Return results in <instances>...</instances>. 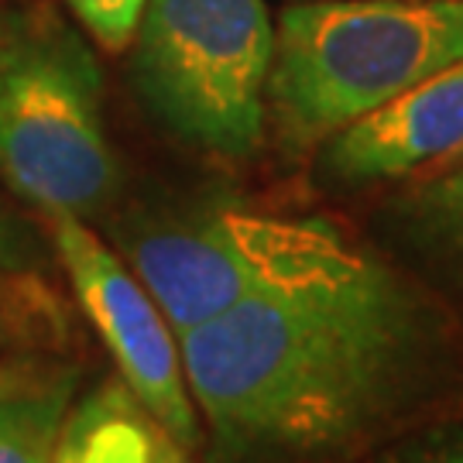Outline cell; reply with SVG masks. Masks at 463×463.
<instances>
[{"mask_svg":"<svg viewBox=\"0 0 463 463\" xmlns=\"http://www.w3.org/2000/svg\"><path fill=\"white\" fill-rule=\"evenodd\" d=\"M0 175L49 216H90L117 189L103 76L80 34L45 17L4 38Z\"/></svg>","mask_w":463,"mask_h":463,"instance_id":"4","label":"cell"},{"mask_svg":"<svg viewBox=\"0 0 463 463\" xmlns=\"http://www.w3.org/2000/svg\"><path fill=\"white\" fill-rule=\"evenodd\" d=\"M80 371L38 350L0 357V463H52Z\"/></svg>","mask_w":463,"mask_h":463,"instance_id":"8","label":"cell"},{"mask_svg":"<svg viewBox=\"0 0 463 463\" xmlns=\"http://www.w3.org/2000/svg\"><path fill=\"white\" fill-rule=\"evenodd\" d=\"M457 158H463V151H460V155H457Z\"/></svg>","mask_w":463,"mask_h":463,"instance_id":"18","label":"cell"},{"mask_svg":"<svg viewBox=\"0 0 463 463\" xmlns=\"http://www.w3.org/2000/svg\"><path fill=\"white\" fill-rule=\"evenodd\" d=\"M367 463H463V422L419 432L412 439L371 457Z\"/></svg>","mask_w":463,"mask_h":463,"instance_id":"13","label":"cell"},{"mask_svg":"<svg viewBox=\"0 0 463 463\" xmlns=\"http://www.w3.org/2000/svg\"><path fill=\"white\" fill-rule=\"evenodd\" d=\"M131 45L137 97L168 134L231 162L265 145V0H145Z\"/></svg>","mask_w":463,"mask_h":463,"instance_id":"3","label":"cell"},{"mask_svg":"<svg viewBox=\"0 0 463 463\" xmlns=\"http://www.w3.org/2000/svg\"><path fill=\"white\" fill-rule=\"evenodd\" d=\"M384 223L415 265L463 298V158L398 193Z\"/></svg>","mask_w":463,"mask_h":463,"instance_id":"9","label":"cell"},{"mask_svg":"<svg viewBox=\"0 0 463 463\" xmlns=\"http://www.w3.org/2000/svg\"><path fill=\"white\" fill-rule=\"evenodd\" d=\"M69 7L99 49L124 52L131 45L145 0H69Z\"/></svg>","mask_w":463,"mask_h":463,"instance_id":"12","label":"cell"},{"mask_svg":"<svg viewBox=\"0 0 463 463\" xmlns=\"http://www.w3.org/2000/svg\"><path fill=\"white\" fill-rule=\"evenodd\" d=\"M151 463H189L185 449L172 443L165 432H155V449H151Z\"/></svg>","mask_w":463,"mask_h":463,"instance_id":"15","label":"cell"},{"mask_svg":"<svg viewBox=\"0 0 463 463\" xmlns=\"http://www.w3.org/2000/svg\"><path fill=\"white\" fill-rule=\"evenodd\" d=\"M4 38H7V32H4V21H0V59H4Z\"/></svg>","mask_w":463,"mask_h":463,"instance_id":"16","label":"cell"},{"mask_svg":"<svg viewBox=\"0 0 463 463\" xmlns=\"http://www.w3.org/2000/svg\"><path fill=\"white\" fill-rule=\"evenodd\" d=\"M49 220L72 292L110 350L120 381L172 443L183 449L196 447L199 412L183 374L179 336L168 326L165 313L131 265H124L120 254L86 227L83 216L55 213Z\"/></svg>","mask_w":463,"mask_h":463,"instance_id":"6","label":"cell"},{"mask_svg":"<svg viewBox=\"0 0 463 463\" xmlns=\"http://www.w3.org/2000/svg\"><path fill=\"white\" fill-rule=\"evenodd\" d=\"M292 4H302V0H292Z\"/></svg>","mask_w":463,"mask_h":463,"instance_id":"17","label":"cell"},{"mask_svg":"<svg viewBox=\"0 0 463 463\" xmlns=\"http://www.w3.org/2000/svg\"><path fill=\"white\" fill-rule=\"evenodd\" d=\"M32 258V244L0 203V271H21Z\"/></svg>","mask_w":463,"mask_h":463,"instance_id":"14","label":"cell"},{"mask_svg":"<svg viewBox=\"0 0 463 463\" xmlns=\"http://www.w3.org/2000/svg\"><path fill=\"white\" fill-rule=\"evenodd\" d=\"M463 151V59L426 76L319 145L316 175L361 189L392 183Z\"/></svg>","mask_w":463,"mask_h":463,"instance_id":"7","label":"cell"},{"mask_svg":"<svg viewBox=\"0 0 463 463\" xmlns=\"http://www.w3.org/2000/svg\"><path fill=\"white\" fill-rule=\"evenodd\" d=\"M66 330L59 298L24 271H0V344L11 350L52 347Z\"/></svg>","mask_w":463,"mask_h":463,"instance_id":"11","label":"cell"},{"mask_svg":"<svg viewBox=\"0 0 463 463\" xmlns=\"http://www.w3.org/2000/svg\"><path fill=\"white\" fill-rule=\"evenodd\" d=\"M196 412L237 463H319L436 388V313L388 265L285 285L179 333Z\"/></svg>","mask_w":463,"mask_h":463,"instance_id":"1","label":"cell"},{"mask_svg":"<svg viewBox=\"0 0 463 463\" xmlns=\"http://www.w3.org/2000/svg\"><path fill=\"white\" fill-rule=\"evenodd\" d=\"M463 59V0H302L279 14L268 120L285 148L347 124Z\"/></svg>","mask_w":463,"mask_h":463,"instance_id":"2","label":"cell"},{"mask_svg":"<svg viewBox=\"0 0 463 463\" xmlns=\"http://www.w3.org/2000/svg\"><path fill=\"white\" fill-rule=\"evenodd\" d=\"M151 415L117 378L69 409L52 463H151Z\"/></svg>","mask_w":463,"mask_h":463,"instance_id":"10","label":"cell"},{"mask_svg":"<svg viewBox=\"0 0 463 463\" xmlns=\"http://www.w3.org/2000/svg\"><path fill=\"white\" fill-rule=\"evenodd\" d=\"M175 336L285 285L357 265V250L323 216H279L248 206H210L151 223L124 241Z\"/></svg>","mask_w":463,"mask_h":463,"instance_id":"5","label":"cell"}]
</instances>
